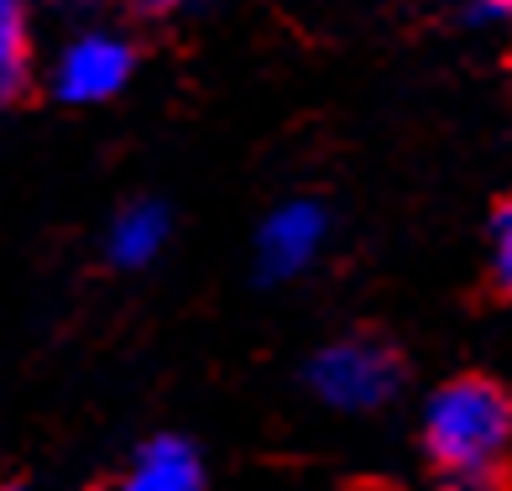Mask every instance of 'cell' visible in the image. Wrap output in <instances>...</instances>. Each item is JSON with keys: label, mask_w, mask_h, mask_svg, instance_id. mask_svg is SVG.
<instances>
[{"label": "cell", "mask_w": 512, "mask_h": 491, "mask_svg": "<svg viewBox=\"0 0 512 491\" xmlns=\"http://www.w3.org/2000/svg\"><path fill=\"white\" fill-rule=\"evenodd\" d=\"M105 246H110V262L115 267H147L152 256L168 246V209L152 204V199L126 204L121 215H115Z\"/></svg>", "instance_id": "cell-6"}, {"label": "cell", "mask_w": 512, "mask_h": 491, "mask_svg": "<svg viewBox=\"0 0 512 491\" xmlns=\"http://www.w3.org/2000/svg\"><path fill=\"white\" fill-rule=\"evenodd\" d=\"M6 491H16V486H6Z\"/></svg>", "instance_id": "cell-11"}, {"label": "cell", "mask_w": 512, "mask_h": 491, "mask_svg": "<svg viewBox=\"0 0 512 491\" xmlns=\"http://www.w3.org/2000/svg\"><path fill=\"white\" fill-rule=\"evenodd\" d=\"M424 444L450 491H497L502 455L512 450V397L486 377L445 382L424 408Z\"/></svg>", "instance_id": "cell-1"}, {"label": "cell", "mask_w": 512, "mask_h": 491, "mask_svg": "<svg viewBox=\"0 0 512 491\" xmlns=\"http://www.w3.org/2000/svg\"><path fill=\"white\" fill-rule=\"evenodd\" d=\"M142 11H173V6H183V0H136Z\"/></svg>", "instance_id": "cell-10"}, {"label": "cell", "mask_w": 512, "mask_h": 491, "mask_svg": "<svg viewBox=\"0 0 512 491\" xmlns=\"http://www.w3.org/2000/svg\"><path fill=\"white\" fill-rule=\"evenodd\" d=\"M476 16H486V21H507V16H512V0H481Z\"/></svg>", "instance_id": "cell-9"}, {"label": "cell", "mask_w": 512, "mask_h": 491, "mask_svg": "<svg viewBox=\"0 0 512 491\" xmlns=\"http://www.w3.org/2000/svg\"><path fill=\"white\" fill-rule=\"evenodd\" d=\"M403 382L398 356L382 340H335L309 361V387L340 413H371L382 408Z\"/></svg>", "instance_id": "cell-2"}, {"label": "cell", "mask_w": 512, "mask_h": 491, "mask_svg": "<svg viewBox=\"0 0 512 491\" xmlns=\"http://www.w3.org/2000/svg\"><path fill=\"white\" fill-rule=\"evenodd\" d=\"M27 84V11L21 0H0V105H11Z\"/></svg>", "instance_id": "cell-7"}, {"label": "cell", "mask_w": 512, "mask_h": 491, "mask_svg": "<svg viewBox=\"0 0 512 491\" xmlns=\"http://www.w3.org/2000/svg\"><path fill=\"white\" fill-rule=\"evenodd\" d=\"M131 63H136V53L121 37L84 32V37L68 42L63 58H58V95L74 100V105H100V100L115 95V89H126Z\"/></svg>", "instance_id": "cell-3"}, {"label": "cell", "mask_w": 512, "mask_h": 491, "mask_svg": "<svg viewBox=\"0 0 512 491\" xmlns=\"http://www.w3.org/2000/svg\"><path fill=\"white\" fill-rule=\"evenodd\" d=\"M492 272H497V283L512 293V199L492 215Z\"/></svg>", "instance_id": "cell-8"}, {"label": "cell", "mask_w": 512, "mask_h": 491, "mask_svg": "<svg viewBox=\"0 0 512 491\" xmlns=\"http://www.w3.org/2000/svg\"><path fill=\"white\" fill-rule=\"evenodd\" d=\"M324 230H330V220H324V209L314 199H288L277 204L262 236H256V262H262V277H298L324 246Z\"/></svg>", "instance_id": "cell-4"}, {"label": "cell", "mask_w": 512, "mask_h": 491, "mask_svg": "<svg viewBox=\"0 0 512 491\" xmlns=\"http://www.w3.org/2000/svg\"><path fill=\"white\" fill-rule=\"evenodd\" d=\"M199 486H204L199 455L183 439H152L136 455L131 476L121 481V491H199Z\"/></svg>", "instance_id": "cell-5"}]
</instances>
